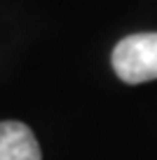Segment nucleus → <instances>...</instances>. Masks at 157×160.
Masks as SVG:
<instances>
[{
	"label": "nucleus",
	"instance_id": "f257e3e1",
	"mask_svg": "<svg viewBox=\"0 0 157 160\" xmlns=\"http://www.w3.org/2000/svg\"><path fill=\"white\" fill-rule=\"evenodd\" d=\"M113 68L124 82L141 85L157 78V33H134L113 50Z\"/></svg>",
	"mask_w": 157,
	"mask_h": 160
},
{
	"label": "nucleus",
	"instance_id": "f03ea898",
	"mask_svg": "<svg viewBox=\"0 0 157 160\" xmlns=\"http://www.w3.org/2000/svg\"><path fill=\"white\" fill-rule=\"evenodd\" d=\"M0 160H42L38 139L28 125L17 120L0 122Z\"/></svg>",
	"mask_w": 157,
	"mask_h": 160
}]
</instances>
